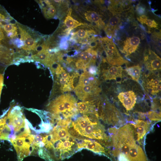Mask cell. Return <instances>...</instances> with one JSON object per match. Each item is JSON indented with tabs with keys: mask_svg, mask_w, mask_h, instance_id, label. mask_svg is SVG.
<instances>
[{
	"mask_svg": "<svg viewBox=\"0 0 161 161\" xmlns=\"http://www.w3.org/2000/svg\"><path fill=\"white\" fill-rule=\"evenodd\" d=\"M69 128L71 133L77 137L100 140L107 139L103 126L95 119L85 115L78 116L77 114L72 118Z\"/></svg>",
	"mask_w": 161,
	"mask_h": 161,
	"instance_id": "cell-1",
	"label": "cell"
},
{
	"mask_svg": "<svg viewBox=\"0 0 161 161\" xmlns=\"http://www.w3.org/2000/svg\"><path fill=\"white\" fill-rule=\"evenodd\" d=\"M77 100L70 93L61 95L49 102L47 106L49 112L57 121L71 119L78 113Z\"/></svg>",
	"mask_w": 161,
	"mask_h": 161,
	"instance_id": "cell-2",
	"label": "cell"
},
{
	"mask_svg": "<svg viewBox=\"0 0 161 161\" xmlns=\"http://www.w3.org/2000/svg\"><path fill=\"white\" fill-rule=\"evenodd\" d=\"M18 37L24 44L20 53L23 56L27 55L31 59L32 55L39 51L45 41L42 35L31 28L17 22Z\"/></svg>",
	"mask_w": 161,
	"mask_h": 161,
	"instance_id": "cell-3",
	"label": "cell"
},
{
	"mask_svg": "<svg viewBox=\"0 0 161 161\" xmlns=\"http://www.w3.org/2000/svg\"><path fill=\"white\" fill-rule=\"evenodd\" d=\"M80 138L71 134L66 138L50 141L51 147L48 150L52 152L50 157L51 160L53 161V158L57 160L68 158L78 151V143Z\"/></svg>",
	"mask_w": 161,
	"mask_h": 161,
	"instance_id": "cell-4",
	"label": "cell"
},
{
	"mask_svg": "<svg viewBox=\"0 0 161 161\" xmlns=\"http://www.w3.org/2000/svg\"><path fill=\"white\" fill-rule=\"evenodd\" d=\"M97 83L93 75L88 73H82L74 91L79 99L83 101H91L93 97L100 92Z\"/></svg>",
	"mask_w": 161,
	"mask_h": 161,
	"instance_id": "cell-5",
	"label": "cell"
},
{
	"mask_svg": "<svg viewBox=\"0 0 161 161\" xmlns=\"http://www.w3.org/2000/svg\"><path fill=\"white\" fill-rule=\"evenodd\" d=\"M100 41L106 55V60L109 64L118 66L126 63V61L121 56L112 39L106 37L101 38Z\"/></svg>",
	"mask_w": 161,
	"mask_h": 161,
	"instance_id": "cell-6",
	"label": "cell"
},
{
	"mask_svg": "<svg viewBox=\"0 0 161 161\" xmlns=\"http://www.w3.org/2000/svg\"><path fill=\"white\" fill-rule=\"evenodd\" d=\"M34 139V135L30 134L10 141L16 149L18 161H21L24 158L30 155L36 150L33 145Z\"/></svg>",
	"mask_w": 161,
	"mask_h": 161,
	"instance_id": "cell-7",
	"label": "cell"
},
{
	"mask_svg": "<svg viewBox=\"0 0 161 161\" xmlns=\"http://www.w3.org/2000/svg\"><path fill=\"white\" fill-rule=\"evenodd\" d=\"M79 150L86 148L99 154H106L104 148L97 142L87 139H80L78 143Z\"/></svg>",
	"mask_w": 161,
	"mask_h": 161,
	"instance_id": "cell-8",
	"label": "cell"
},
{
	"mask_svg": "<svg viewBox=\"0 0 161 161\" xmlns=\"http://www.w3.org/2000/svg\"><path fill=\"white\" fill-rule=\"evenodd\" d=\"M0 44V63L7 65L13 64L16 58L13 49Z\"/></svg>",
	"mask_w": 161,
	"mask_h": 161,
	"instance_id": "cell-9",
	"label": "cell"
},
{
	"mask_svg": "<svg viewBox=\"0 0 161 161\" xmlns=\"http://www.w3.org/2000/svg\"><path fill=\"white\" fill-rule=\"evenodd\" d=\"M144 62L146 68L150 71L161 69V59L155 53L149 50L148 54L145 56Z\"/></svg>",
	"mask_w": 161,
	"mask_h": 161,
	"instance_id": "cell-10",
	"label": "cell"
},
{
	"mask_svg": "<svg viewBox=\"0 0 161 161\" xmlns=\"http://www.w3.org/2000/svg\"><path fill=\"white\" fill-rule=\"evenodd\" d=\"M118 98L127 110H131L136 102V95L132 91L119 93Z\"/></svg>",
	"mask_w": 161,
	"mask_h": 161,
	"instance_id": "cell-11",
	"label": "cell"
},
{
	"mask_svg": "<svg viewBox=\"0 0 161 161\" xmlns=\"http://www.w3.org/2000/svg\"><path fill=\"white\" fill-rule=\"evenodd\" d=\"M140 43V38L136 36L128 37L124 42L121 52L128 55L135 52Z\"/></svg>",
	"mask_w": 161,
	"mask_h": 161,
	"instance_id": "cell-12",
	"label": "cell"
},
{
	"mask_svg": "<svg viewBox=\"0 0 161 161\" xmlns=\"http://www.w3.org/2000/svg\"><path fill=\"white\" fill-rule=\"evenodd\" d=\"M14 20L10 21H6L0 23V25L2 28L7 37L13 39L18 37V30L17 22Z\"/></svg>",
	"mask_w": 161,
	"mask_h": 161,
	"instance_id": "cell-13",
	"label": "cell"
},
{
	"mask_svg": "<svg viewBox=\"0 0 161 161\" xmlns=\"http://www.w3.org/2000/svg\"><path fill=\"white\" fill-rule=\"evenodd\" d=\"M116 14H113L104 27V30L109 38L114 36L116 31L119 27L120 18Z\"/></svg>",
	"mask_w": 161,
	"mask_h": 161,
	"instance_id": "cell-14",
	"label": "cell"
},
{
	"mask_svg": "<svg viewBox=\"0 0 161 161\" xmlns=\"http://www.w3.org/2000/svg\"><path fill=\"white\" fill-rule=\"evenodd\" d=\"M44 17L47 19L54 18L56 13L55 6L48 0L37 1Z\"/></svg>",
	"mask_w": 161,
	"mask_h": 161,
	"instance_id": "cell-15",
	"label": "cell"
},
{
	"mask_svg": "<svg viewBox=\"0 0 161 161\" xmlns=\"http://www.w3.org/2000/svg\"><path fill=\"white\" fill-rule=\"evenodd\" d=\"M122 69L120 66H110L107 69L103 71V76L106 80H116L117 78L122 76Z\"/></svg>",
	"mask_w": 161,
	"mask_h": 161,
	"instance_id": "cell-16",
	"label": "cell"
},
{
	"mask_svg": "<svg viewBox=\"0 0 161 161\" xmlns=\"http://www.w3.org/2000/svg\"><path fill=\"white\" fill-rule=\"evenodd\" d=\"M86 19L95 28L101 29L105 26L100 16L94 11H88L85 14Z\"/></svg>",
	"mask_w": 161,
	"mask_h": 161,
	"instance_id": "cell-17",
	"label": "cell"
},
{
	"mask_svg": "<svg viewBox=\"0 0 161 161\" xmlns=\"http://www.w3.org/2000/svg\"><path fill=\"white\" fill-rule=\"evenodd\" d=\"M134 126L136 129L137 140L139 141L143 138L148 131L149 128V125L147 121L138 120L136 121V124Z\"/></svg>",
	"mask_w": 161,
	"mask_h": 161,
	"instance_id": "cell-18",
	"label": "cell"
},
{
	"mask_svg": "<svg viewBox=\"0 0 161 161\" xmlns=\"http://www.w3.org/2000/svg\"><path fill=\"white\" fill-rule=\"evenodd\" d=\"M161 80L158 79H152L147 82L146 88L151 93L156 94L161 90Z\"/></svg>",
	"mask_w": 161,
	"mask_h": 161,
	"instance_id": "cell-19",
	"label": "cell"
},
{
	"mask_svg": "<svg viewBox=\"0 0 161 161\" xmlns=\"http://www.w3.org/2000/svg\"><path fill=\"white\" fill-rule=\"evenodd\" d=\"M70 14L68 13L65 18L64 24L68 28L72 30L74 28L81 25H86L87 24L79 22L77 20L74 19L71 16Z\"/></svg>",
	"mask_w": 161,
	"mask_h": 161,
	"instance_id": "cell-20",
	"label": "cell"
},
{
	"mask_svg": "<svg viewBox=\"0 0 161 161\" xmlns=\"http://www.w3.org/2000/svg\"><path fill=\"white\" fill-rule=\"evenodd\" d=\"M141 69L138 65L127 68L126 71L134 80L138 82L140 76Z\"/></svg>",
	"mask_w": 161,
	"mask_h": 161,
	"instance_id": "cell-21",
	"label": "cell"
},
{
	"mask_svg": "<svg viewBox=\"0 0 161 161\" xmlns=\"http://www.w3.org/2000/svg\"><path fill=\"white\" fill-rule=\"evenodd\" d=\"M138 21L142 24H145L150 28L157 27L158 24L154 20L148 19L147 17L142 15L137 18Z\"/></svg>",
	"mask_w": 161,
	"mask_h": 161,
	"instance_id": "cell-22",
	"label": "cell"
},
{
	"mask_svg": "<svg viewBox=\"0 0 161 161\" xmlns=\"http://www.w3.org/2000/svg\"><path fill=\"white\" fill-rule=\"evenodd\" d=\"M92 49L89 48L81 52L79 59L82 61L86 65L88 64L90 60L92 55Z\"/></svg>",
	"mask_w": 161,
	"mask_h": 161,
	"instance_id": "cell-23",
	"label": "cell"
},
{
	"mask_svg": "<svg viewBox=\"0 0 161 161\" xmlns=\"http://www.w3.org/2000/svg\"><path fill=\"white\" fill-rule=\"evenodd\" d=\"M13 19V18L10 16L5 9L0 5V23Z\"/></svg>",
	"mask_w": 161,
	"mask_h": 161,
	"instance_id": "cell-24",
	"label": "cell"
},
{
	"mask_svg": "<svg viewBox=\"0 0 161 161\" xmlns=\"http://www.w3.org/2000/svg\"><path fill=\"white\" fill-rule=\"evenodd\" d=\"M9 39L7 37L2 28L0 25V44L9 47L12 46L9 43Z\"/></svg>",
	"mask_w": 161,
	"mask_h": 161,
	"instance_id": "cell-25",
	"label": "cell"
},
{
	"mask_svg": "<svg viewBox=\"0 0 161 161\" xmlns=\"http://www.w3.org/2000/svg\"><path fill=\"white\" fill-rule=\"evenodd\" d=\"M148 116L150 119L154 120H160L161 114L155 112L151 111L148 113Z\"/></svg>",
	"mask_w": 161,
	"mask_h": 161,
	"instance_id": "cell-26",
	"label": "cell"
},
{
	"mask_svg": "<svg viewBox=\"0 0 161 161\" xmlns=\"http://www.w3.org/2000/svg\"><path fill=\"white\" fill-rule=\"evenodd\" d=\"M68 46V44L66 38H64L61 40L60 44V47L61 49H66Z\"/></svg>",
	"mask_w": 161,
	"mask_h": 161,
	"instance_id": "cell-27",
	"label": "cell"
},
{
	"mask_svg": "<svg viewBox=\"0 0 161 161\" xmlns=\"http://www.w3.org/2000/svg\"><path fill=\"white\" fill-rule=\"evenodd\" d=\"M136 10L137 13L140 15L144 13L145 10V9L140 6H137L136 8Z\"/></svg>",
	"mask_w": 161,
	"mask_h": 161,
	"instance_id": "cell-28",
	"label": "cell"
}]
</instances>
